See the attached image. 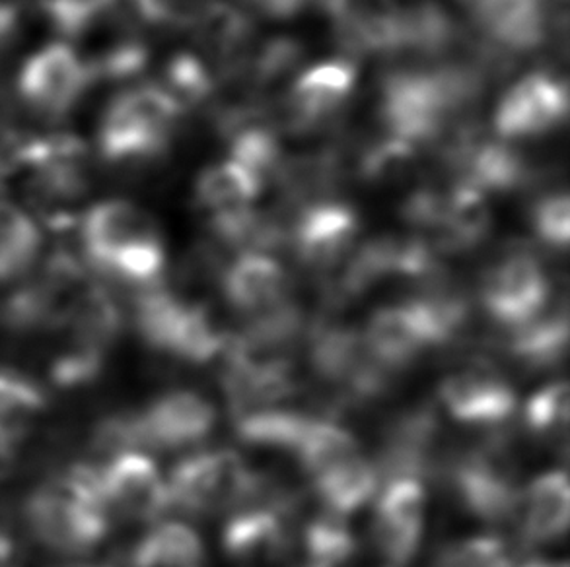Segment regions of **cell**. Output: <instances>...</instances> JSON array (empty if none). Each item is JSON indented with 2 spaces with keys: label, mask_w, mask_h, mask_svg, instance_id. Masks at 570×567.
Returning <instances> with one entry per match:
<instances>
[{
  "label": "cell",
  "mask_w": 570,
  "mask_h": 567,
  "mask_svg": "<svg viewBox=\"0 0 570 567\" xmlns=\"http://www.w3.org/2000/svg\"><path fill=\"white\" fill-rule=\"evenodd\" d=\"M80 243L88 267L135 294L164 284L163 231L145 208L131 200L108 199L86 210Z\"/></svg>",
  "instance_id": "obj_1"
},
{
  "label": "cell",
  "mask_w": 570,
  "mask_h": 567,
  "mask_svg": "<svg viewBox=\"0 0 570 567\" xmlns=\"http://www.w3.org/2000/svg\"><path fill=\"white\" fill-rule=\"evenodd\" d=\"M23 519L31 535L51 553H92L111 529L96 465H75L39 484L26 499Z\"/></svg>",
  "instance_id": "obj_2"
},
{
  "label": "cell",
  "mask_w": 570,
  "mask_h": 567,
  "mask_svg": "<svg viewBox=\"0 0 570 567\" xmlns=\"http://www.w3.org/2000/svg\"><path fill=\"white\" fill-rule=\"evenodd\" d=\"M181 109L158 84L117 93L98 129L101 158L109 163H147L163 158L178 129Z\"/></svg>",
  "instance_id": "obj_3"
},
{
  "label": "cell",
  "mask_w": 570,
  "mask_h": 567,
  "mask_svg": "<svg viewBox=\"0 0 570 567\" xmlns=\"http://www.w3.org/2000/svg\"><path fill=\"white\" fill-rule=\"evenodd\" d=\"M263 475L232 449L200 451L179 460L166 480L170 509L191 517L238 511L262 490Z\"/></svg>",
  "instance_id": "obj_4"
},
{
  "label": "cell",
  "mask_w": 570,
  "mask_h": 567,
  "mask_svg": "<svg viewBox=\"0 0 570 567\" xmlns=\"http://www.w3.org/2000/svg\"><path fill=\"white\" fill-rule=\"evenodd\" d=\"M478 299L487 317L507 332L548 309L551 280L532 247L510 243L481 272Z\"/></svg>",
  "instance_id": "obj_5"
},
{
  "label": "cell",
  "mask_w": 570,
  "mask_h": 567,
  "mask_svg": "<svg viewBox=\"0 0 570 567\" xmlns=\"http://www.w3.org/2000/svg\"><path fill=\"white\" fill-rule=\"evenodd\" d=\"M309 364L322 384L337 389L347 405L382 397L392 385L393 374L372 358L363 332L335 321L309 322Z\"/></svg>",
  "instance_id": "obj_6"
},
{
  "label": "cell",
  "mask_w": 570,
  "mask_h": 567,
  "mask_svg": "<svg viewBox=\"0 0 570 567\" xmlns=\"http://www.w3.org/2000/svg\"><path fill=\"white\" fill-rule=\"evenodd\" d=\"M98 488L109 519L127 523L163 521L170 511V496L155 460L145 452L127 451L111 455L104 465H96Z\"/></svg>",
  "instance_id": "obj_7"
},
{
  "label": "cell",
  "mask_w": 570,
  "mask_h": 567,
  "mask_svg": "<svg viewBox=\"0 0 570 567\" xmlns=\"http://www.w3.org/2000/svg\"><path fill=\"white\" fill-rule=\"evenodd\" d=\"M94 74L85 57L69 43H47L26 59L18 72V93L39 116L61 117L85 98Z\"/></svg>",
  "instance_id": "obj_8"
},
{
  "label": "cell",
  "mask_w": 570,
  "mask_h": 567,
  "mask_svg": "<svg viewBox=\"0 0 570 567\" xmlns=\"http://www.w3.org/2000/svg\"><path fill=\"white\" fill-rule=\"evenodd\" d=\"M569 88L556 72L540 70L509 88L494 111L497 137L507 142L543 139L567 121Z\"/></svg>",
  "instance_id": "obj_9"
},
{
  "label": "cell",
  "mask_w": 570,
  "mask_h": 567,
  "mask_svg": "<svg viewBox=\"0 0 570 567\" xmlns=\"http://www.w3.org/2000/svg\"><path fill=\"white\" fill-rule=\"evenodd\" d=\"M358 231L361 218L355 208L330 200L298 210L288 247L304 269L327 277L353 253Z\"/></svg>",
  "instance_id": "obj_10"
},
{
  "label": "cell",
  "mask_w": 570,
  "mask_h": 567,
  "mask_svg": "<svg viewBox=\"0 0 570 567\" xmlns=\"http://www.w3.org/2000/svg\"><path fill=\"white\" fill-rule=\"evenodd\" d=\"M440 402L454 420L471 428H504L517 410V392L491 361L475 360L440 384Z\"/></svg>",
  "instance_id": "obj_11"
},
{
  "label": "cell",
  "mask_w": 570,
  "mask_h": 567,
  "mask_svg": "<svg viewBox=\"0 0 570 567\" xmlns=\"http://www.w3.org/2000/svg\"><path fill=\"white\" fill-rule=\"evenodd\" d=\"M296 509L252 504L232 514L223 533L224 554L238 567H269L293 546Z\"/></svg>",
  "instance_id": "obj_12"
},
{
  "label": "cell",
  "mask_w": 570,
  "mask_h": 567,
  "mask_svg": "<svg viewBox=\"0 0 570 567\" xmlns=\"http://www.w3.org/2000/svg\"><path fill=\"white\" fill-rule=\"evenodd\" d=\"M423 523V484L419 480L384 484L372 523V540L387 566L405 567L415 558Z\"/></svg>",
  "instance_id": "obj_13"
},
{
  "label": "cell",
  "mask_w": 570,
  "mask_h": 567,
  "mask_svg": "<svg viewBox=\"0 0 570 567\" xmlns=\"http://www.w3.org/2000/svg\"><path fill=\"white\" fill-rule=\"evenodd\" d=\"M363 337L372 358L393 376L436 350L431 329L413 299L380 307L368 319Z\"/></svg>",
  "instance_id": "obj_14"
},
{
  "label": "cell",
  "mask_w": 570,
  "mask_h": 567,
  "mask_svg": "<svg viewBox=\"0 0 570 567\" xmlns=\"http://www.w3.org/2000/svg\"><path fill=\"white\" fill-rule=\"evenodd\" d=\"M341 46L353 54H395L400 47L397 0H320Z\"/></svg>",
  "instance_id": "obj_15"
},
{
  "label": "cell",
  "mask_w": 570,
  "mask_h": 567,
  "mask_svg": "<svg viewBox=\"0 0 570 567\" xmlns=\"http://www.w3.org/2000/svg\"><path fill=\"white\" fill-rule=\"evenodd\" d=\"M220 290L236 314L252 319L291 298V278L271 255L239 253L224 267Z\"/></svg>",
  "instance_id": "obj_16"
},
{
  "label": "cell",
  "mask_w": 570,
  "mask_h": 567,
  "mask_svg": "<svg viewBox=\"0 0 570 567\" xmlns=\"http://www.w3.org/2000/svg\"><path fill=\"white\" fill-rule=\"evenodd\" d=\"M189 30L200 51L216 62V78L244 67L254 38V23L242 8L224 0H207Z\"/></svg>",
  "instance_id": "obj_17"
},
{
  "label": "cell",
  "mask_w": 570,
  "mask_h": 567,
  "mask_svg": "<svg viewBox=\"0 0 570 567\" xmlns=\"http://www.w3.org/2000/svg\"><path fill=\"white\" fill-rule=\"evenodd\" d=\"M518 529L528 545H551L569 529V480L564 470H549L522 490Z\"/></svg>",
  "instance_id": "obj_18"
},
{
  "label": "cell",
  "mask_w": 570,
  "mask_h": 567,
  "mask_svg": "<svg viewBox=\"0 0 570 567\" xmlns=\"http://www.w3.org/2000/svg\"><path fill=\"white\" fill-rule=\"evenodd\" d=\"M504 350L530 371H546L563 364L569 350V314L564 299L518 329L507 330Z\"/></svg>",
  "instance_id": "obj_19"
},
{
  "label": "cell",
  "mask_w": 570,
  "mask_h": 567,
  "mask_svg": "<svg viewBox=\"0 0 570 567\" xmlns=\"http://www.w3.org/2000/svg\"><path fill=\"white\" fill-rule=\"evenodd\" d=\"M127 567H207V553L186 523L158 521L131 546Z\"/></svg>",
  "instance_id": "obj_20"
},
{
  "label": "cell",
  "mask_w": 570,
  "mask_h": 567,
  "mask_svg": "<svg viewBox=\"0 0 570 567\" xmlns=\"http://www.w3.org/2000/svg\"><path fill=\"white\" fill-rule=\"evenodd\" d=\"M262 191V185L234 161H220L203 169L197 177L195 207L205 216L207 222L213 218L238 215L254 207Z\"/></svg>",
  "instance_id": "obj_21"
},
{
  "label": "cell",
  "mask_w": 570,
  "mask_h": 567,
  "mask_svg": "<svg viewBox=\"0 0 570 567\" xmlns=\"http://www.w3.org/2000/svg\"><path fill=\"white\" fill-rule=\"evenodd\" d=\"M312 484L324 511L347 517L376 496L380 478L374 462L358 455L345 460L340 467L316 476Z\"/></svg>",
  "instance_id": "obj_22"
},
{
  "label": "cell",
  "mask_w": 570,
  "mask_h": 567,
  "mask_svg": "<svg viewBox=\"0 0 570 567\" xmlns=\"http://www.w3.org/2000/svg\"><path fill=\"white\" fill-rule=\"evenodd\" d=\"M230 332L208 304H187L179 317L168 354L187 364H207L224 352Z\"/></svg>",
  "instance_id": "obj_23"
},
{
  "label": "cell",
  "mask_w": 570,
  "mask_h": 567,
  "mask_svg": "<svg viewBox=\"0 0 570 567\" xmlns=\"http://www.w3.org/2000/svg\"><path fill=\"white\" fill-rule=\"evenodd\" d=\"M361 455V444L348 429L330 418L314 416L302 436L294 457L302 472L312 480L332 468L340 467L345 460Z\"/></svg>",
  "instance_id": "obj_24"
},
{
  "label": "cell",
  "mask_w": 570,
  "mask_h": 567,
  "mask_svg": "<svg viewBox=\"0 0 570 567\" xmlns=\"http://www.w3.org/2000/svg\"><path fill=\"white\" fill-rule=\"evenodd\" d=\"M41 249V231L22 207L0 199V284L22 277Z\"/></svg>",
  "instance_id": "obj_25"
},
{
  "label": "cell",
  "mask_w": 570,
  "mask_h": 567,
  "mask_svg": "<svg viewBox=\"0 0 570 567\" xmlns=\"http://www.w3.org/2000/svg\"><path fill=\"white\" fill-rule=\"evenodd\" d=\"M312 418L314 416H308L306 412L277 407L255 410L249 415L238 416L234 420H236V434L244 444L294 455Z\"/></svg>",
  "instance_id": "obj_26"
},
{
  "label": "cell",
  "mask_w": 570,
  "mask_h": 567,
  "mask_svg": "<svg viewBox=\"0 0 570 567\" xmlns=\"http://www.w3.org/2000/svg\"><path fill=\"white\" fill-rule=\"evenodd\" d=\"M421 148L407 140L384 135L364 148L356 161V171L364 183L374 187H395L415 176Z\"/></svg>",
  "instance_id": "obj_27"
},
{
  "label": "cell",
  "mask_w": 570,
  "mask_h": 567,
  "mask_svg": "<svg viewBox=\"0 0 570 567\" xmlns=\"http://www.w3.org/2000/svg\"><path fill=\"white\" fill-rule=\"evenodd\" d=\"M230 158L263 187L275 185L285 153L277 132L265 123H252L228 139Z\"/></svg>",
  "instance_id": "obj_28"
},
{
  "label": "cell",
  "mask_w": 570,
  "mask_h": 567,
  "mask_svg": "<svg viewBox=\"0 0 570 567\" xmlns=\"http://www.w3.org/2000/svg\"><path fill=\"white\" fill-rule=\"evenodd\" d=\"M47 408V395L38 381L14 369H0V434L22 437Z\"/></svg>",
  "instance_id": "obj_29"
},
{
  "label": "cell",
  "mask_w": 570,
  "mask_h": 567,
  "mask_svg": "<svg viewBox=\"0 0 570 567\" xmlns=\"http://www.w3.org/2000/svg\"><path fill=\"white\" fill-rule=\"evenodd\" d=\"M524 426L535 439L543 444L559 445L567 451V428H569V387L563 379H557L541 387L528 400L524 410Z\"/></svg>",
  "instance_id": "obj_30"
},
{
  "label": "cell",
  "mask_w": 570,
  "mask_h": 567,
  "mask_svg": "<svg viewBox=\"0 0 570 567\" xmlns=\"http://www.w3.org/2000/svg\"><path fill=\"white\" fill-rule=\"evenodd\" d=\"M158 86L184 113L187 109L207 106L215 92L216 77L197 54L178 53L166 64L163 84Z\"/></svg>",
  "instance_id": "obj_31"
},
{
  "label": "cell",
  "mask_w": 570,
  "mask_h": 567,
  "mask_svg": "<svg viewBox=\"0 0 570 567\" xmlns=\"http://www.w3.org/2000/svg\"><path fill=\"white\" fill-rule=\"evenodd\" d=\"M514 556L499 537H473L440 548L431 567H512Z\"/></svg>",
  "instance_id": "obj_32"
},
{
  "label": "cell",
  "mask_w": 570,
  "mask_h": 567,
  "mask_svg": "<svg viewBox=\"0 0 570 567\" xmlns=\"http://www.w3.org/2000/svg\"><path fill=\"white\" fill-rule=\"evenodd\" d=\"M108 352L90 346L65 345L55 354L49 376L55 387L72 391L94 384L101 376Z\"/></svg>",
  "instance_id": "obj_33"
},
{
  "label": "cell",
  "mask_w": 570,
  "mask_h": 567,
  "mask_svg": "<svg viewBox=\"0 0 570 567\" xmlns=\"http://www.w3.org/2000/svg\"><path fill=\"white\" fill-rule=\"evenodd\" d=\"M530 222L541 246L567 251L570 239V202L564 191L541 195L530 210Z\"/></svg>",
  "instance_id": "obj_34"
},
{
  "label": "cell",
  "mask_w": 570,
  "mask_h": 567,
  "mask_svg": "<svg viewBox=\"0 0 570 567\" xmlns=\"http://www.w3.org/2000/svg\"><path fill=\"white\" fill-rule=\"evenodd\" d=\"M41 2L49 20L69 36L88 30L108 10L119 4V0H41Z\"/></svg>",
  "instance_id": "obj_35"
},
{
  "label": "cell",
  "mask_w": 570,
  "mask_h": 567,
  "mask_svg": "<svg viewBox=\"0 0 570 567\" xmlns=\"http://www.w3.org/2000/svg\"><path fill=\"white\" fill-rule=\"evenodd\" d=\"M314 2L320 0H247V4H252L259 14L275 18V20L294 18Z\"/></svg>",
  "instance_id": "obj_36"
},
{
  "label": "cell",
  "mask_w": 570,
  "mask_h": 567,
  "mask_svg": "<svg viewBox=\"0 0 570 567\" xmlns=\"http://www.w3.org/2000/svg\"><path fill=\"white\" fill-rule=\"evenodd\" d=\"M20 564V548L14 535L8 529L4 521H0V567H18Z\"/></svg>",
  "instance_id": "obj_37"
},
{
  "label": "cell",
  "mask_w": 570,
  "mask_h": 567,
  "mask_svg": "<svg viewBox=\"0 0 570 567\" xmlns=\"http://www.w3.org/2000/svg\"><path fill=\"white\" fill-rule=\"evenodd\" d=\"M522 567H569L567 566V561H548L540 560V558H535V560L525 561Z\"/></svg>",
  "instance_id": "obj_38"
},
{
  "label": "cell",
  "mask_w": 570,
  "mask_h": 567,
  "mask_svg": "<svg viewBox=\"0 0 570 567\" xmlns=\"http://www.w3.org/2000/svg\"><path fill=\"white\" fill-rule=\"evenodd\" d=\"M460 2H462V7L465 8V10H471V8L475 7L481 0H460Z\"/></svg>",
  "instance_id": "obj_39"
},
{
  "label": "cell",
  "mask_w": 570,
  "mask_h": 567,
  "mask_svg": "<svg viewBox=\"0 0 570 567\" xmlns=\"http://www.w3.org/2000/svg\"><path fill=\"white\" fill-rule=\"evenodd\" d=\"M65 567H101V566H90V564H75V566H65Z\"/></svg>",
  "instance_id": "obj_40"
},
{
  "label": "cell",
  "mask_w": 570,
  "mask_h": 567,
  "mask_svg": "<svg viewBox=\"0 0 570 567\" xmlns=\"http://www.w3.org/2000/svg\"><path fill=\"white\" fill-rule=\"evenodd\" d=\"M384 567H393V566H384Z\"/></svg>",
  "instance_id": "obj_41"
}]
</instances>
